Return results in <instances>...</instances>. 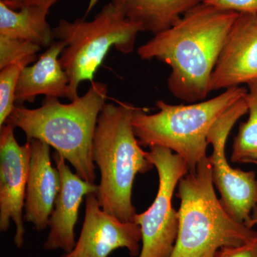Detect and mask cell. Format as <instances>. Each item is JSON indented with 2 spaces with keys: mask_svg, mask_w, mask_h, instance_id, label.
I'll return each instance as SVG.
<instances>
[{
  "mask_svg": "<svg viewBox=\"0 0 257 257\" xmlns=\"http://www.w3.org/2000/svg\"><path fill=\"white\" fill-rule=\"evenodd\" d=\"M204 3L235 13L257 14V0H205Z\"/></svg>",
  "mask_w": 257,
  "mask_h": 257,
  "instance_id": "obj_20",
  "label": "cell"
},
{
  "mask_svg": "<svg viewBox=\"0 0 257 257\" xmlns=\"http://www.w3.org/2000/svg\"><path fill=\"white\" fill-rule=\"evenodd\" d=\"M140 242V226L106 213L101 209L96 193H91L86 197L85 215L78 239L73 249L62 257H108L120 248L137 257L141 251Z\"/></svg>",
  "mask_w": 257,
  "mask_h": 257,
  "instance_id": "obj_10",
  "label": "cell"
},
{
  "mask_svg": "<svg viewBox=\"0 0 257 257\" xmlns=\"http://www.w3.org/2000/svg\"><path fill=\"white\" fill-rule=\"evenodd\" d=\"M48 10L34 5H25L20 11L0 3V35L23 39L49 47L54 42L53 30L47 21Z\"/></svg>",
  "mask_w": 257,
  "mask_h": 257,
  "instance_id": "obj_16",
  "label": "cell"
},
{
  "mask_svg": "<svg viewBox=\"0 0 257 257\" xmlns=\"http://www.w3.org/2000/svg\"><path fill=\"white\" fill-rule=\"evenodd\" d=\"M65 47L63 42H54L35 63L23 69L15 94L16 103L34 102L41 94L46 97H68V76L60 62Z\"/></svg>",
  "mask_w": 257,
  "mask_h": 257,
  "instance_id": "obj_14",
  "label": "cell"
},
{
  "mask_svg": "<svg viewBox=\"0 0 257 257\" xmlns=\"http://www.w3.org/2000/svg\"><path fill=\"white\" fill-rule=\"evenodd\" d=\"M57 0H26L25 5H34L40 7L43 9L50 10L51 7L52 6Z\"/></svg>",
  "mask_w": 257,
  "mask_h": 257,
  "instance_id": "obj_22",
  "label": "cell"
},
{
  "mask_svg": "<svg viewBox=\"0 0 257 257\" xmlns=\"http://www.w3.org/2000/svg\"><path fill=\"white\" fill-rule=\"evenodd\" d=\"M150 148L146 157L157 169L159 189L149 209L135 215L134 221L142 233L138 257H170L179 229V213L172 207V197L179 181L189 170L185 161L172 150L162 147Z\"/></svg>",
  "mask_w": 257,
  "mask_h": 257,
  "instance_id": "obj_7",
  "label": "cell"
},
{
  "mask_svg": "<svg viewBox=\"0 0 257 257\" xmlns=\"http://www.w3.org/2000/svg\"><path fill=\"white\" fill-rule=\"evenodd\" d=\"M60 177V189L51 214L50 232L44 243L47 251L61 249L67 253L75 246L74 227L78 220L83 199L91 193H97V184L87 182L71 171L65 159L58 152L52 156Z\"/></svg>",
  "mask_w": 257,
  "mask_h": 257,
  "instance_id": "obj_12",
  "label": "cell"
},
{
  "mask_svg": "<svg viewBox=\"0 0 257 257\" xmlns=\"http://www.w3.org/2000/svg\"><path fill=\"white\" fill-rule=\"evenodd\" d=\"M15 128L8 123L0 128V231H8L13 221L15 225L13 241L20 248L26 232L23 209L32 147L30 141L19 145Z\"/></svg>",
  "mask_w": 257,
  "mask_h": 257,
  "instance_id": "obj_9",
  "label": "cell"
},
{
  "mask_svg": "<svg viewBox=\"0 0 257 257\" xmlns=\"http://www.w3.org/2000/svg\"><path fill=\"white\" fill-rule=\"evenodd\" d=\"M247 92V88H230L208 100L172 105L156 102L158 112L150 114L135 108L134 133L144 147H162L182 157L189 172L207 157V138L216 120Z\"/></svg>",
  "mask_w": 257,
  "mask_h": 257,
  "instance_id": "obj_5",
  "label": "cell"
},
{
  "mask_svg": "<svg viewBox=\"0 0 257 257\" xmlns=\"http://www.w3.org/2000/svg\"><path fill=\"white\" fill-rule=\"evenodd\" d=\"M179 229L170 257H215L224 246H237L257 239L253 228L231 217L218 199L209 157L179 181Z\"/></svg>",
  "mask_w": 257,
  "mask_h": 257,
  "instance_id": "obj_4",
  "label": "cell"
},
{
  "mask_svg": "<svg viewBox=\"0 0 257 257\" xmlns=\"http://www.w3.org/2000/svg\"><path fill=\"white\" fill-rule=\"evenodd\" d=\"M135 106L106 103L99 114L92 157L100 172L98 201L101 209L122 221L135 222L133 188L138 174L154 167L134 133Z\"/></svg>",
  "mask_w": 257,
  "mask_h": 257,
  "instance_id": "obj_3",
  "label": "cell"
},
{
  "mask_svg": "<svg viewBox=\"0 0 257 257\" xmlns=\"http://www.w3.org/2000/svg\"><path fill=\"white\" fill-rule=\"evenodd\" d=\"M256 165H257V164H256Z\"/></svg>",
  "mask_w": 257,
  "mask_h": 257,
  "instance_id": "obj_25",
  "label": "cell"
},
{
  "mask_svg": "<svg viewBox=\"0 0 257 257\" xmlns=\"http://www.w3.org/2000/svg\"><path fill=\"white\" fill-rule=\"evenodd\" d=\"M238 15L202 3L139 47V57L170 66L167 87L177 99L188 104L205 100L211 74Z\"/></svg>",
  "mask_w": 257,
  "mask_h": 257,
  "instance_id": "obj_1",
  "label": "cell"
},
{
  "mask_svg": "<svg viewBox=\"0 0 257 257\" xmlns=\"http://www.w3.org/2000/svg\"><path fill=\"white\" fill-rule=\"evenodd\" d=\"M52 30L54 38L66 45L60 62L68 76L67 99L70 101L78 97L81 82H94L96 71L111 47L125 55L132 53L138 34L144 32L112 3L103 7L91 21L62 20Z\"/></svg>",
  "mask_w": 257,
  "mask_h": 257,
  "instance_id": "obj_6",
  "label": "cell"
},
{
  "mask_svg": "<svg viewBox=\"0 0 257 257\" xmlns=\"http://www.w3.org/2000/svg\"><path fill=\"white\" fill-rule=\"evenodd\" d=\"M26 0H0L6 6L13 10H20L25 5Z\"/></svg>",
  "mask_w": 257,
  "mask_h": 257,
  "instance_id": "obj_23",
  "label": "cell"
},
{
  "mask_svg": "<svg viewBox=\"0 0 257 257\" xmlns=\"http://www.w3.org/2000/svg\"><path fill=\"white\" fill-rule=\"evenodd\" d=\"M107 94L106 84L93 82L84 95L69 104H62L58 98L45 97L36 109L15 106L6 123L23 130L27 140H40L53 147L81 178L95 183L93 141Z\"/></svg>",
  "mask_w": 257,
  "mask_h": 257,
  "instance_id": "obj_2",
  "label": "cell"
},
{
  "mask_svg": "<svg viewBox=\"0 0 257 257\" xmlns=\"http://www.w3.org/2000/svg\"><path fill=\"white\" fill-rule=\"evenodd\" d=\"M205 0H112L130 21L154 35L170 28Z\"/></svg>",
  "mask_w": 257,
  "mask_h": 257,
  "instance_id": "obj_15",
  "label": "cell"
},
{
  "mask_svg": "<svg viewBox=\"0 0 257 257\" xmlns=\"http://www.w3.org/2000/svg\"><path fill=\"white\" fill-rule=\"evenodd\" d=\"M215 257H257V239L241 246L221 248Z\"/></svg>",
  "mask_w": 257,
  "mask_h": 257,
  "instance_id": "obj_21",
  "label": "cell"
},
{
  "mask_svg": "<svg viewBox=\"0 0 257 257\" xmlns=\"http://www.w3.org/2000/svg\"><path fill=\"white\" fill-rule=\"evenodd\" d=\"M41 48L28 40L0 35V69L20 62L35 63Z\"/></svg>",
  "mask_w": 257,
  "mask_h": 257,
  "instance_id": "obj_18",
  "label": "cell"
},
{
  "mask_svg": "<svg viewBox=\"0 0 257 257\" xmlns=\"http://www.w3.org/2000/svg\"><path fill=\"white\" fill-rule=\"evenodd\" d=\"M30 64L27 62H20L0 69V128L14 110L15 94L20 74Z\"/></svg>",
  "mask_w": 257,
  "mask_h": 257,
  "instance_id": "obj_19",
  "label": "cell"
},
{
  "mask_svg": "<svg viewBox=\"0 0 257 257\" xmlns=\"http://www.w3.org/2000/svg\"><path fill=\"white\" fill-rule=\"evenodd\" d=\"M257 82V14L239 13L209 81V92Z\"/></svg>",
  "mask_w": 257,
  "mask_h": 257,
  "instance_id": "obj_11",
  "label": "cell"
},
{
  "mask_svg": "<svg viewBox=\"0 0 257 257\" xmlns=\"http://www.w3.org/2000/svg\"><path fill=\"white\" fill-rule=\"evenodd\" d=\"M247 113L244 96L216 120L209 131L207 141L213 148L209 159L213 182L220 193L221 202L233 219L248 226L253 210L257 206L256 173L233 169L225 155L230 132L236 121Z\"/></svg>",
  "mask_w": 257,
  "mask_h": 257,
  "instance_id": "obj_8",
  "label": "cell"
},
{
  "mask_svg": "<svg viewBox=\"0 0 257 257\" xmlns=\"http://www.w3.org/2000/svg\"><path fill=\"white\" fill-rule=\"evenodd\" d=\"M254 226H257V206L253 210L251 220L250 221L249 224H248V226L251 228H253Z\"/></svg>",
  "mask_w": 257,
  "mask_h": 257,
  "instance_id": "obj_24",
  "label": "cell"
},
{
  "mask_svg": "<svg viewBox=\"0 0 257 257\" xmlns=\"http://www.w3.org/2000/svg\"><path fill=\"white\" fill-rule=\"evenodd\" d=\"M245 100L248 118L240 124L234 138L231 160L239 163L257 164V82L247 84Z\"/></svg>",
  "mask_w": 257,
  "mask_h": 257,
  "instance_id": "obj_17",
  "label": "cell"
},
{
  "mask_svg": "<svg viewBox=\"0 0 257 257\" xmlns=\"http://www.w3.org/2000/svg\"><path fill=\"white\" fill-rule=\"evenodd\" d=\"M31 143L30 172L25 200L24 219L38 231L49 226L60 189V177L52 165L50 146L38 140Z\"/></svg>",
  "mask_w": 257,
  "mask_h": 257,
  "instance_id": "obj_13",
  "label": "cell"
}]
</instances>
